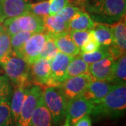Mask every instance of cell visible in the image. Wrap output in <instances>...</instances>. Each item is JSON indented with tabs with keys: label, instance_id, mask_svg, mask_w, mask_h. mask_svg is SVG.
I'll return each mask as SVG.
<instances>
[{
	"label": "cell",
	"instance_id": "cell-1",
	"mask_svg": "<svg viewBox=\"0 0 126 126\" xmlns=\"http://www.w3.org/2000/svg\"><path fill=\"white\" fill-rule=\"evenodd\" d=\"M126 110V83L115 84L107 95L97 103L90 115L94 119L117 118L124 116Z\"/></svg>",
	"mask_w": 126,
	"mask_h": 126
},
{
	"label": "cell",
	"instance_id": "cell-2",
	"mask_svg": "<svg viewBox=\"0 0 126 126\" xmlns=\"http://www.w3.org/2000/svg\"><path fill=\"white\" fill-rule=\"evenodd\" d=\"M83 5L95 23L111 25L126 15V0H85Z\"/></svg>",
	"mask_w": 126,
	"mask_h": 126
},
{
	"label": "cell",
	"instance_id": "cell-3",
	"mask_svg": "<svg viewBox=\"0 0 126 126\" xmlns=\"http://www.w3.org/2000/svg\"><path fill=\"white\" fill-rule=\"evenodd\" d=\"M0 66L14 85H32L30 81V64L23 58L11 52L0 60Z\"/></svg>",
	"mask_w": 126,
	"mask_h": 126
},
{
	"label": "cell",
	"instance_id": "cell-4",
	"mask_svg": "<svg viewBox=\"0 0 126 126\" xmlns=\"http://www.w3.org/2000/svg\"><path fill=\"white\" fill-rule=\"evenodd\" d=\"M42 97L51 115L54 126H60L66 116L67 99L58 87L48 86L42 90Z\"/></svg>",
	"mask_w": 126,
	"mask_h": 126
},
{
	"label": "cell",
	"instance_id": "cell-5",
	"mask_svg": "<svg viewBox=\"0 0 126 126\" xmlns=\"http://www.w3.org/2000/svg\"><path fill=\"white\" fill-rule=\"evenodd\" d=\"M2 24L10 36L20 31L30 32L32 34L44 31L43 19L30 12L7 19Z\"/></svg>",
	"mask_w": 126,
	"mask_h": 126
},
{
	"label": "cell",
	"instance_id": "cell-6",
	"mask_svg": "<svg viewBox=\"0 0 126 126\" xmlns=\"http://www.w3.org/2000/svg\"><path fill=\"white\" fill-rule=\"evenodd\" d=\"M42 94L41 87L31 86L27 90L21 108L20 116L14 126H32V118L36 105Z\"/></svg>",
	"mask_w": 126,
	"mask_h": 126
},
{
	"label": "cell",
	"instance_id": "cell-7",
	"mask_svg": "<svg viewBox=\"0 0 126 126\" xmlns=\"http://www.w3.org/2000/svg\"><path fill=\"white\" fill-rule=\"evenodd\" d=\"M93 81V77L88 73L67 78L60 83L58 88L61 90L67 99L69 100L81 96L87 86Z\"/></svg>",
	"mask_w": 126,
	"mask_h": 126
},
{
	"label": "cell",
	"instance_id": "cell-8",
	"mask_svg": "<svg viewBox=\"0 0 126 126\" xmlns=\"http://www.w3.org/2000/svg\"><path fill=\"white\" fill-rule=\"evenodd\" d=\"M113 34V44L109 46L111 58L116 60L126 50V15L118 21L110 25Z\"/></svg>",
	"mask_w": 126,
	"mask_h": 126
},
{
	"label": "cell",
	"instance_id": "cell-9",
	"mask_svg": "<svg viewBox=\"0 0 126 126\" xmlns=\"http://www.w3.org/2000/svg\"><path fill=\"white\" fill-rule=\"evenodd\" d=\"M72 58V56L58 52L50 60V76L48 86L58 87L67 79L68 66Z\"/></svg>",
	"mask_w": 126,
	"mask_h": 126
},
{
	"label": "cell",
	"instance_id": "cell-10",
	"mask_svg": "<svg viewBox=\"0 0 126 126\" xmlns=\"http://www.w3.org/2000/svg\"><path fill=\"white\" fill-rule=\"evenodd\" d=\"M94 104L88 101L82 96L67 100L66 116L71 126H74L79 119L86 115H90Z\"/></svg>",
	"mask_w": 126,
	"mask_h": 126
},
{
	"label": "cell",
	"instance_id": "cell-11",
	"mask_svg": "<svg viewBox=\"0 0 126 126\" xmlns=\"http://www.w3.org/2000/svg\"><path fill=\"white\" fill-rule=\"evenodd\" d=\"M47 36L46 32L34 33L26 41L20 51V56L25 59L31 66L39 58Z\"/></svg>",
	"mask_w": 126,
	"mask_h": 126
},
{
	"label": "cell",
	"instance_id": "cell-12",
	"mask_svg": "<svg viewBox=\"0 0 126 126\" xmlns=\"http://www.w3.org/2000/svg\"><path fill=\"white\" fill-rule=\"evenodd\" d=\"M50 76V60L39 58L30 66V81L32 84L40 87L48 86Z\"/></svg>",
	"mask_w": 126,
	"mask_h": 126
},
{
	"label": "cell",
	"instance_id": "cell-13",
	"mask_svg": "<svg viewBox=\"0 0 126 126\" xmlns=\"http://www.w3.org/2000/svg\"><path fill=\"white\" fill-rule=\"evenodd\" d=\"M29 0H5L0 3V23L29 12Z\"/></svg>",
	"mask_w": 126,
	"mask_h": 126
},
{
	"label": "cell",
	"instance_id": "cell-14",
	"mask_svg": "<svg viewBox=\"0 0 126 126\" xmlns=\"http://www.w3.org/2000/svg\"><path fill=\"white\" fill-rule=\"evenodd\" d=\"M115 60L107 57L98 62L89 64L88 73L94 81H107L111 83L112 79Z\"/></svg>",
	"mask_w": 126,
	"mask_h": 126
},
{
	"label": "cell",
	"instance_id": "cell-15",
	"mask_svg": "<svg viewBox=\"0 0 126 126\" xmlns=\"http://www.w3.org/2000/svg\"><path fill=\"white\" fill-rule=\"evenodd\" d=\"M114 85L115 84L107 81H91L87 86L81 96L94 104L104 98L112 89Z\"/></svg>",
	"mask_w": 126,
	"mask_h": 126
},
{
	"label": "cell",
	"instance_id": "cell-16",
	"mask_svg": "<svg viewBox=\"0 0 126 126\" xmlns=\"http://www.w3.org/2000/svg\"><path fill=\"white\" fill-rule=\"evenodd\" d=\"M30 86L29 85H14L12 97L10 101L11 114L14 126L16 124L19 118L23 102Z\"/></svg>",
	"mask_w": 126,
	"mask_h": 126
},
{
	"label": "cell",
	"instance_id": "cell-17",
	"mask_svg": "<svg viewBox=\"0 0 126 126\" xmlns=\"http://www.w3.org/2000/svg\"><path fill=\"white\" fill-rule=\"evenodd\" d=\"M50 35L53 38L59 52L72 57L80 54V48L74 44L68 31Z\"/></svg>",
	"mask_w": 126,
	"mask_h": 126
},
{
	"label": "cell",
	"instance_id": "cell-18",
	"mask_svg": "<svg viewBox=\"0 0 126 126\" xmlns=\"http://www.w3.org/2000/svg\"><path fill=\"white\" fill-rule=\"evenodd\" d=\"M94 21L86 11H80L76 14L68 23V32L89 31L93 30Z\"/></svg>",
	"mask_w": 126,
	"mask_h": 126
},
{
	"label": "cell",
	"instance_id": "cell-19",
	"mask_svg": "<svg viewBox=\"0 0 126 126\" xmlns=\"http://www.w3.org/2000/svg\"><path fill=\"white\" fill-rule=\"evenodd\" d=\"M32 126H53L51 115L46 106L42 94L33 113Z\"/></svg>",
	"mask_w": 126,
	"mask_h": 126
},
{
	"label": "cell",
	"instance_id": "cell-20",
	"mask_svg": "<svg viewBox=\"0 0 126 126\" xmlns=\"http://www.w3.org/2000/svg\"><path fill=\"white\" fill-rule=\"evenodd\" d=\"M44 31L50 34H56L68 31V23H64L56 15L48 16L43 18Z\"/></svg>",
	"mask_w": 126,
	"mask_h": 126
},
{
	"label": "cell",
	"instance_id": "cell-21",
	"mask_svg": "<svg viewBox=\"0 0 126 126\" xmlns=\"http://www.w3.org/2000/svg\"><path fill=\"white\" fill-rule=\"evenodd\" d=\"M92 30L100 45L110 46L113 44V34L110 25L94 22Z\"/></svg>",
	"mask_w": 126,
	"mask_h": 126
},
{
	"label": "cell",
	"instance_id": "cell-22",
	"mask_svg": "<svg viewBox=\"0 0 126 126\" xmlns=\"http://www.w3.org/2000/svg\"><path fill=\"white\" fill-rule=\"evenodd\" d=\"M89 64L81 58L80 55L73 57L67 68V79L88 74Z\"/></svg>",
	"mask_w": 126,
	"mask_h": 126
},
{
	"label": "cell",
	"instance_id": "cell-23",
	"mask_svg": "<svg viewBox=\"0 0 126 126\" xmlns=\"http://www.w3.org/2000/svg\"><path fill=\"white\" fill-rule=\"evenodd\" d=\"M126 56L122 55L118 58L115 60L114 68L111 83L118 84L126 83Z\"/></svg>",
	"mask_w": 126,
	"mask_h": 126
},
{
	"label": "cell",
	"instance_id": "cell-24",
	"mask_svg": "<svg viewBox=\"0 0 126 126\" xmlns=\"http://www.w3.org/2000/svg\"><path fill=\"white\" fill-rule=\"evenodd\" d=\"M33 34L27 31H20L11 36V45L12 53L20 56L23 47Z\"/></svg>",
	"mask_w": 126,
	"mask_h": 126
},
{
	"label": "cell",
	"instance_id": "cell-25",
	"mask_svg": "<svg viewBox=\"0 0 126 126\" xmlns=\"http://www.w3.org/2000/svg\"><path fill=\"white\" fill-rule=\"evenodd\" d=\"M81 58L85 62L88 63V64H91L93 63L98 62L102 59L107 58V57H111L109 49V46H100L99 49L97 50L92 53L88 54H83L80 53Z\"/></svg>",
	"mask_w": 126,
	"mask_h": 126
},
{
	"label": "cell",
	"instance_id": "cell-26",
	"mask_svg": "<svg viewBox=\"0 0 126 126\" xmlns=\"http://www.w3.org/2000/svg\"><path fill=\"white\" fill-rule=\"evenodd\" d=\"M46 33H47V36H46V41L44 43V47L42 48V50L39 55V58H44L48 59L49 60H51L59 51L55 43L53 38L49 33L48 32Z\"/></svg>",
	"mask_w": 126,
	"mask_h": 126
},
{
	"label": "cell",
	"instance_id": "cell-27",
	"mask_svg": "<svg viewBox=\"0 0 126 126\" xmlns=\"http://www.w3.org/2000/svg\"><path fill=\"white\" fill-rule=\"evenodd\" d=\"M0 126H13L10 109V97L0 103Z\"/></svg>",
	"mask_w": 126,
	"mask_h": 126
},
{
	"label": "cell",
	"instance_id": "cell-28",
	"mask_svg": "<svg viewBox=\"0 0 126 126\" xmlns=\"http://www.w3.org/2000/svg\"><path fill=\"white\" fill-rule=\"evenodd\" d=\"M29 12L42 19L49 16V1L44 0L37 3H30L29 5Z\"/></svg>",
	"mask_w": 126,
	"mask_h": 126
},
{
	"label": "cell",
	"instance_id": "cell-29",
	"mask_svg": "<svg viewBox=\"0 0 126 126\" xmlns=\"http://www.w3.org/2000/svg\"><path fill=\"white\" fill-rule=\"evenodd\" d=\"M100 46L101 45L99 44L97 39H96L94 32L91 30L89 32L88 39L80 48V53H83V54L92 53L99 49Z\"/></svg>",
	"mask_w": 126,
	"mask_h": 126
},
{
	"label": "cell",
	"instance_id": "cell-30",
	"mask_svg": "<svg viewBox=\"0 0 126 126\" xmlns=\"http://www.w3.org/2000/svg\"><path fill=\"white\" fill-rule=\"evenodd\" d=\"M11 36L5 30L0 33V60L11 54Z\"/></svg>",
	"mask_w": 126,
	"mask_h": 126
},
{
	"label": "cell",
	"instance_id": "cell-31",
	"mask_svg": "<svg viewBox=\"0 0 126 126\" xmlns=\"http://www.w3.org/2000/svg\"><path fill=\"white\" fill-rule=\"evenodd\" d=\"M80 11H81V9L77 6H73V5H67L64 9L60 10L58 13L56 14V16L64 23H68L69 21L72 19V17L78 12H79Z\"/></svg>",
	"mask_w": 126,
	"mask_h": 126
},
{
	"label": "cell",
	"instance_id": "cell-32",
	"mask_svg": "<svg viewBox=\"0 0 126 126\" xmlns=\"http://www.w3.org/2000/svg\"><path fill=\"white\" fill-rule=\"evenodd\" d=\"M11 87L10 81L6 75H0V103L10 97Z\"/></svg>",
	"mask_w": 126,
	"mask_h": 126
},
{
	"label": "cell",
	"instance_id": "cell-33",
	"mask_svg": "<svg viewBox=\"0 0 126 126\" xmlns=\"http://www.w3.org/2000/svg\"><path fill=\"white\" fill-rule=\"evenodd\" d=\"M89 31H69V34L74 44L79 48L83 45L89 35Z\"/></svg>",
	"mask_w": 126,
	"mask_h": 126
},
{
	"label": "cell",
	"instance_id": "cell-34",
	"mask_svg": "<svg viewBox=\"0 0 126 126\" xmlns=\"http://www.w3.org/2000/svg\"><path fill=\"white\" fill-rule=\"evenodd\" d=\"M69 0H49V15L55 16L69 4Z\"/></svg>",
	"mask_w": 126,
	"mask_h": 126
},
{
	"label": "cell",
	"instance_id": "cell-35",
	"mask_svg": "<svg viewBox=\"0 0 126 126\" xmlns=\"http://www.w3.org/2000/svg\"><path fill=\"white\" fill-rule=\"evenodd\" d=\"M73 126H92L90 115H86L82 117Z\"/></svg>",
	"mask_w": 126,
	"mask_h": 126
},
{
	"label": "cell",
	"instance_id": "cell-36",
	"mask_svg": "<svg viewBox=\"0 0 126 126\" xmlns=\"http://www.w3.org/2000/svg\"><path fill=\"white\" fill-rule=\"evenodd\" d=\"M63 126H72L70 125V123H69V119L66 118V119H65V121H64V125Z\"/></svg>",
	"mask_w": 126,
	"mask_h": 126
},
{
	"label": "cell",
	"instance_id": "cell-37",
	"mask_svg": "<svg viewBox=\"0 0 126 126\" xmlns=\"http://www.w3.org/2000/svg\"><path fill=\"white\" fill-rule=\"evenodd\" d=\"M4 31H5L4 27V25H3L2 23H0V33L3 32Z\"/></svg>",
	"mask_w": 126,
	"mask_h": 126
},
{
	"label": "cell",
	"instance_id": "cell-38",
	"mask_svg": "<svg viewBox=\"0 0 126 126\" xmlns=\"http://www.w3.org/2000/svg\"><path fill=\"white\" fill-rule=\"evenodd\" d=\"M75 1L77 4H83V3L85 1V0H75Z\"/></svg>",
	"mask_w": 126,
	"mask_h": 126
},
{
	"label": "cell",
	"instance_id": "cell-39",
	"mask_svg": "<svg viewBox=\"0 0 126 126\" xmlns=\"http://www.w3.org/2000/svg\"><path fill=\"white\" fill-rule=\"evenodd\" d=\"M5 1V0H0V3L2 2V1Z\"/></svg>",
	"mask_w": 126,
	"mask_h": 126
},
{
	"label": "cell",
	"instance_id": "cell-40",
	"mask_svg": "<svg viewBox=\"0 0 126 126\" xmlns=\"http://www.w3.org/2000/svg\"><path fill=\"white\" fill-rule=\"evenodd\" d=\"M38 1H44V0H38Z\"/></svg>",
	"mask_w": 126,
	"mask_h": 126
},
{
	"label": "cell",
	"instance_id": "cell-41",
	"mask_svg": "<svg viewBox=\"0 0 126 126\" xmlns=\"http://www.w3.org/2000/svg\"><path fill=\"white\" fill-rule=\"evenodd\" d=\"M0 74H1V70H0Z\"/></svg>",
	"mask_w": 126,
	"mask_h": 126
}]
</instances>
